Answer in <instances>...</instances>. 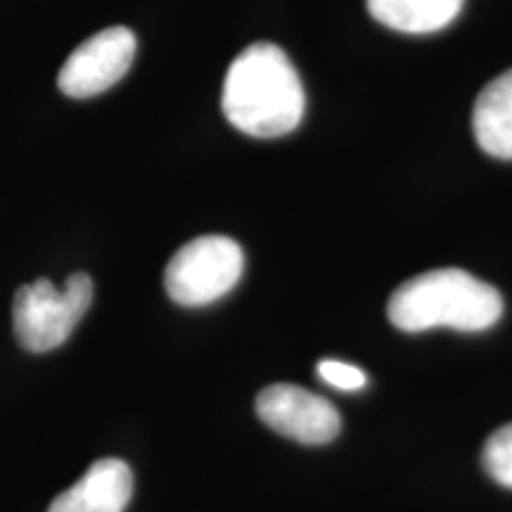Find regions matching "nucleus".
Instances as JSON below:
<instances>
[{"instance_id": "1", "label": "nucleus", "mask_w": 512, "mask_h": 512, "mask_svg": "<svg viewBox=\"0 0 512 512\" xmlns=\"http://www.w3.org/2000/svg\"><path fill=\"white\" fill-rule=\"evenodd\" d=\"M221 105L238 131L254 138H280L302 124L306 95L285 50L254 43L230 64Z\"/></svg>"}, {"instance_id": "2", "label": "nucleus", "mask_w": 512, "mask_h": 512, "mask_svg": "<svg viewBox=\"0 0 512 512\" xmlns=\"http://www.w3.org/2000/svg\"><path fill=\"white\" fill-rule=\"evenodd\" d=\"M387 316L401 332L451 328L484 332L503 316V297L460 268H437L399 285L389 299Z\"/></svg>"}, {"instance_id": "3", "label": "nucleus", "mask_w": 512, "mask_h": 512, "mask_svg": "<svg viewBox=\"0 0 512 512\" xmlns=\"http://www.w3.org/2000/svg\"><path fill=\"white\" fill-rule=\"evenodd\" d=\"M93 302V280L86 273L69 275L60 290L48 278L22 285L12 304L15 335L27 351L46 354L62 347Z\"/></svg>"}, {"instance_id": "4", "label": "nucleus", "mask_w": 512, "mask_h": 512, "mask_svg": "<svg viewBox=\"0 0 512 512\" xmlns=\"http://www.w3.org/2000/svg\"><path fill=\"white\" fill-rule=\"evenodd\" d=\"M245 254L226 235H204L190 240L166 264V294L181 306H207L226 297L240 283Z\"/></svg>"}, {"instance_id": "5", "label": "nucleus", "mask_w": 512, "mask_h": 512, "mask_svg": "<svg viewBox=\"0 0 512 512\" xmlns=\"http://www.w3.org/2000/svg\"><path fill=\"white\" fill-rule=\"evenodd\" d=\"M136 34L126 27L102 29L62 64L57 86L67 98H93L124 79L136 57Z\"/></svg>"}, {"instance_id": "6", "label": "nucleus", "mask_w": 512, "mask_h": 512, "mask_svg": "<svg viewBox=\"0 0 512 512\" xmlns=\"http://www.w3.org/2000/svg\"><path fill=\"white\" fill-rule=\"evenodd\" d=\"M256 415L273 432L306 446L330 444L342 430V418L328 399L297 387L271 384L256 396Z\"/></svg>"}, {"instance_id": "7", "label": "nucleus", "mask_w": 512, "mask_h": 512, "mask_svg": "<svg viewBox=\"0 0 512 512\" xmlns=\"http://www.w3.org/2000/svg\"><path fill=\"white\" fill-rule=\"evenodd\" d=\"M133 496L131 467L124 460L102 458L72 489L62 491L48 512H124Z\"/></svg>"}, {"instance_id": "8", "label": "nucleus", "mask_w": 512, "mask_h": 512, "mask_svg": "<svg viewBox=\"0 0 512 512\" xmlns=\"http://www.w3.org/2000/svg\"><path fill=\"white\" fill-rule=\"evenodd\" d=\"M475 138L486 155L512 159V69L486 83L472 110Z\"/></svg>"}, {"instance_id": "9", "label": "nucleus", "mask_w": 512, "mask_h": 512, "mask_svg": "<svg viewBox=\"0 0 512 512\" xmlns=\"http://www.w3.org/2000/svg\"><path fill=\"white\" fill-rule=\"evenodd\" d=\"M465 0H368V12L387 29L401 34H434L446 29Z\"/></svg>"}, {"instance_id": "10", "label": "nucleus", "mask_w": 512, "mask_h": 512, "mask_svg": "<svg viewBox=\"0 0 512 512\" xmlns=\"http://www.w3.org/2000/svg\"><path fill=\"white\" fill-rule=\"evenodd\" d=\"M482 467L496 484L512 489V422L486 439L482 448Z\"/></svg>"}, {"instance_id": "11", "label": "nucleus", "mask_w": 512, "mask_h": 512, "mask_svg": "<svg viewBox=\"0 0 512 512\" xmlns=\"http://www.w3.org/2000/svg\"><path fill=\"white\" fill-rule=\"evenodd\" d=\"M318 375L320 380L330 387L339 389V392H361L366 389L368 375L361 368L351 366V363L337 361V358H325L318 363Z\"/></svg>"}]
</instances>
